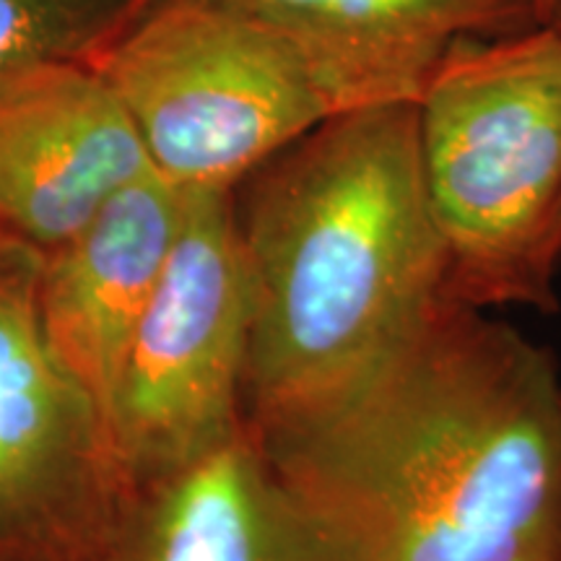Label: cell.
Listing matches in <instances>:
<instances>
[{
  "mask_svg": "<svg viewBox=\"0 0 561 561\" xmlns=\"http://www.w3.org/2000/svg\"><path fill=\"white\" fill-rule=\"evenodd\" d=\"M348 561H561L549 351L447 301L322 409L252 432Z\"/></svg>",
  "mask_w": 561,
  "mask_h": 561,
  "instance_id": "obj_1",
  "label": "cell"
},
{
  "mask_svg": "<svg viewBox=\"0 0 561 561\" xmlns=\"http://www.w3.org/2000/svg\"><path fill=\"white\" fill-rule=\"evenodd\" d=\"M234 214L250 289L252 432L335 401L453 301L416 102L314 125L234 187Z\"/></svg>",
  "mask_w": 561,
  "mask_h": 561,
  "instance_id": "obj_2",
  "label": "cell"
},
{
  "mask_svg": "<svg viewBox=\"0 0 561 561\" xmlns=\"http://www.w3.org/2000/svg\"><path fill=\"white\" fill-rule=\"evenodd\" d=\"M426 198L458 305L559 307L561 34L458 39L416 102Z\"/></svg>",
  "mask_w": 561,
  "mask_h": 561,
  "instance_id": "obj_3",
  "label": "cell"
},
{
  "mask_svg": "<svg viewBox=\"0 0 561 561\" xmlns=\"http://www.w3.org/2000/svg\"><path fill=\"white\" fill-rule=\"evenodd\" d=\"M94 68L180 191H234L339 115L289 42L229 0H151Z\"/></svg>",
  "mask_w": 561,
  "mask_h": 561,
  "instance_id": "obj_4",
  "label": "cell"
},
{
  "mask_svg": "<svg viewBox=\"0 0 561 561\" xmlns=\"http://www.w3.org/2000/svg\"><path fill=\"white\" fill-rule=\"evenodd\" d=\"M248 341L234 191H185L178 237L133 331L107 413L133 486L185 471L248 430Z\"/></svg>",
  "mask_w": 561,
  "mask_h": 561,
  "instance_id": "obj_5",
  "label": "cell"
},
{
  "mask_svg": "<svg viewBox=\"0 0 561 561\" xmlns=\"http://www.w3.org/2000/svg\"><path fill=\"white\" fill-rule=\"evenodd\" d=\"M39 271L42 250L0 231V561H102L136 486L47 343Z\"/></svg>",
  "mask_w": 561,
  "mask_h": 561,
  "instance_id": "obj_6",
  "label": "cell"
},
{
  "mask_svg": "<svg viewBox=\"0 0 561 561\" xmlns=\"http://www.w3.org/2000/svg\"><path fill=\"white\" fill-rule=\"evenodd\" d=\"M146 172L144 140L94 66L37 60L0 73V231L58 248Z\"/></svg>",
  "mask_w": 561,
  "mask_h": 561,
  "instance_id": "obj_7",
  "label": "cell"
},
{
  "mask_svg": "<svg viewBox=\"0 0 561 561\" xmlns=\"http://www.w3.org/2000/svg\"><path fill=\"white\" fill-rule=\"evenodd\" d=\"M182 210L185 191L151 170L112 195L70 240L42 252L37 305L47 343L104 416Z\"/></svg>",
  "mask_w": 561,
  "mask_h": 561,
  "instance_id": "obj_8",
  "label": "cell"
},
{
  "mask_svg": "<svg viewBox=\"0 0 561 561\" xmlns=\"http://www.w3.org/2000/svg\"><path fill=\"white\" fill-rule=\"evenodd\" d=\"M102 561H348L248 426L208 458L133 491Z\"/></svg>",
  "mask_w": 561,
  "mask_h": 561,
  "instance_id": "obj_9",
  "label": "cell"
},
{
  "mask_svg": "<svg viewBox=\"0 0 561 561\" xmlns=\"http://www.w3.org/2000/svg\"><path fill=\"white\" fill-rule=\"evenodd\" d=\"M297 50L335 112L419 102L458 39L541 24L533 0H229Z\"/></svg>",
  "mask_w": 561,
  "mask_h": 561,
  "instance_id": "obj_10",
  "label": "cell"
},
{
  "mask_svg": "<svg viewBox=\"0 0 561 561\" xmlns=\"http://www.w3.org/2000/svg\"><path fill=\"white\" fill-rule=\"evenodd\" d=\"M151 0H0V73L37 60L94 66Z\"/></svg>",
  "mask_w": 561,
  "mask_h": 561,
  "instance_id": "obj_11",
  "label": "cell"
},
{
  "mask_svg": "<svg viewBox=\"0 0 561 561\" xmlns=\"http://www.w3.org/2000/svg\"><path fill=\"white\" fill-rule=\"evenodd\" d=\"M557 5H559V0H533V9H536L538 19H541V24H543V21H549V16L553 13V9H557Z\"/></svg>",
  "mask_w": 561,
  "mask_h": 561,
  "instance_id": "obj_12",
  "label": "cell"
},
{
  "mask_svg": "<svg viewBox=\"0 0 561 561\" xmlns=\"http://www.w3.org/2000/svg\"><path fill=\"white\" fill-rule=\"evenodd\" d=\"M549 24L557 26L559 34H561V0H559V5H557V9H553V13L549 16ZM557 250H559V257H561V219H559V229H557Z\"/></svg>",
  "mask_w": 561,
  "mask_h": 561,
  "instance_id": "obj_13",
  "label": "cell"
}]
</instances>
